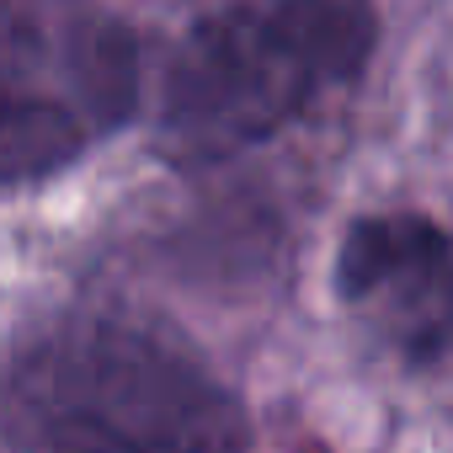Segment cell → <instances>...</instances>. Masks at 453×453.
<instances>
[{
	"label": "cell",
	"mask_w": 453,
	"mask_h": 453,
	"mask_svg": "<svg viewBox=\"0 0 453 453\" xmlns=\"http://www.w3.org/2000/svg\"><path fill=\"white\" fill-rule=\"evenodd\" d=\"M0 421L17 453H246L235 395L123 326H70L33 347Z\"/></svg>",
	"instance_id": "obj_2"
},
{
	"label": "cell",
	"mask_w": 453,
	"mask_h": 453,
	"mask_svg": "<svg viewBox=\"0 0 453 453\" xmlns=\"http://www.w3.org/2000/svg\"><path fill=\"white\" fill-rule=\"evenodd\" d=\"M336 294L405 363H437L453 347V241L421 213L357 219L336 257Z\"/></svg>",
	"instance_id": "obj_4"
},
{
	"label": "cell",
	"mask_w": 453,
	"mask_h": 453,
	"mask_svg": "<svg viewBox=\"0 0 453 453\" xmlns=\"http://www.w3.org/2000/svg\"><path fill=\"white\" fill-rule=\"evenodd\" d=\"M139 96V49L102 0H0V181L70 165Z\"/></svg>",
	"instance_id": "obj_3"
},
{
	"label": "cell",
	"mask_w": 453,
	"mask_h": 453,
	"mask_svg": "<svg viewBox=\"0 0 453 453\" xmlns=\"http://www.w3.org/2000/svg\"><path fill=\"white\" fill-rule=\"evenodd\" d=\"M373 0H224L171 54L155 107L160 150L224 160L278 134L373 54Z\"/></svg>",
	"instance_id": "obj_1"
}]
</instances>
